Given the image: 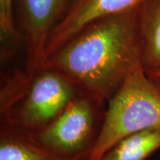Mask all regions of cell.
<instances>
[{"mask_svg":"<svg viewBox=\"0 0 160 160\" xmlns=\"http://www.w3.org/2000/svg\"><path fill=\"white\" fill-rule=\"evenodd\" d=\"M136 9L89 23L47 58L82 92L108 102L142 67Z\"/></svg>","mask_w":160,"mask_h":160,"instance_id":"6da1fadb","label":"cell"},{"mask_svg":"<svg viewBox=\"0 0 160 160\" xmlns=\"http://www.w3.org/2000/svg\"><path fill=\"white\" fill-rule=\"evenodd\" d=\"M14 89L2 96L1 122L35 132L51 123L79 94L64 75L47 66L31 78L18 76Z\"/></svg>","mask_w":160,"mask_h":160,"instance_id":"7a4b0ae2","label":"cell"},{"mask_svg":"<svg viewBox=\"0 0 160 160\" xmlns=\"http://www.w3.org/2000/svg\"><path fill=\"white\" fill-rule=\"evenodd\" d=\"M149 128H160V84L140 68L108 101L102 130L87 160H101L122 139Z\"/></svg>","mask_w":160,"mask_h":160,"instance_id":"3957f363","label":"cell"},{"mask_svg":"<svg viewBox=\"0 0 160 160\" xmlns=\"http://www.w3.org/2000/svg\"><path fill=\"white\" fill-rule=\"evenodd\" d=\"M105 103L80 92L56 118L30 133L41 146L71 159H88L102 130Z\"/></svg>","mask_w":160,"mask_h":160,"instance_id":"277c9868","label":"cell"},{"mask_svg":"<svg viewBox=\"0 0 160 160\" xmlns=\"http://www.w3.org/2000/svg\"><path fill=\"white\" fill-rule=\"evenodd\" d=\"M74 0H13L14 19L27 50L29 78L46 68L47 41Z\"/></svg>","mask_w":160,"mask_h":160,"instance_id":"5b68a950","label":"cell"},{"mask_svg":"<svg viewBox=\"0 0 160 160\" xmlns=\"http://www.w3.org/2000/svg\"><path fill=\"white\" fill-rule=\"evenodd\" d=\"M142 0H74L68 13L52 30L46 57L62 46L80 29L96 20L135 9Z\"/></svg>","mask_w":160,"mask_h":160,"instance_id":"8992f818","label":"cell"},{"mask_svg":"<svg viewBox=\"0 0 160 160\" xmlns=\"http://www.w3.org/2000/svg\"><path fill=\"white\" fill-rule=\"evenodd\" d=\"M136 17L142 67L149 73L160 69V0H142Z\"/></svg>","mask_w":160,"mask_h":160,"instance_id":"52a82bcc","label":"cell"},{"mask_svg":"<svg viewBox=\"0 0 160 160\" xmlns=\"http://www.w3.org/2000/svg\"><path fill=\"white\" fill-rule=\"evenodd\" d=\"M0 160H86L66 158L41 146L28 132L1 122Z\"/></svg>","mask_w":160,"mask_h":160,"instance_id":"ba28073f","label":"cell"},{"mask_svg":"<svg viewBox=\"0 0 160 160\" xmlns=\"http://www.w3.org/2000/svg\"><path fill=\"white\" fill-rule=\"evenodd\" d=\"M159 148L160 128H149L122 139L101 160H145Z\"/></svg>","mask_w":160,"mask_h":160,"instance_id":"9c48e42d","label":"cell"},{"mask_svg":"<svg viewBox=\"0 0 160 160\" xmlns=\"http://www.w3.org/2000/svg\"><path fill=\"white\" fill-rule=\"evenodd\" d=\"M0 31L2 38L16 40L20 38L14 19L13 0H0Z\"/></svg>","mask_w":160,"mask_h":160,"instance_id":"30bf717a","label":"cell"},{"mask_svg":"<svg viewBox=\"0 0 160 160\" xmlns=\"http://www.w3.org/2000/svg\"><path fill=\"white\" fill-rule=\"evenodd\" d=\"M148 75V77L150 78L151 79H153L156 82L159 83L160 84V69H157L155 71H151V72H149V73H146Z\"/></svg>","mask_w":160,"mask_h":160,"instance_id":"8fae6325","label":"cell"}]
</instances>
